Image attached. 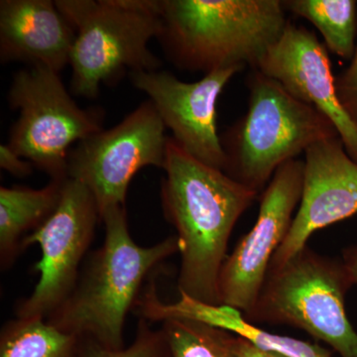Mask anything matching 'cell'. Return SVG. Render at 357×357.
Segmentation results:
<instances>
[{"label": "cell", "instance_id": "cell-22", "mask_svg": "<svg viewBox=\"0 0 357 357\" xmlns=\"http://www.w3.org/2000/svg\"><path fill=\"white\" fill-rule=\"evenodd\" d=\"M0 167L15 177L24 178L31 175L33 164L21 157L8 144L0 145Z\"/></svg>", "mask_w": 357, "mask_h": 357}, {"label": "cell", "instance_id": "cell-16", "mask_svg": "<svg viewBox=\"0 0 357 357\" xmlns=\"http://www.w3.org/2000/svg\"><path fill=\"white\" fill-rule=\"evenodd\" d=\"M64 178L51 180L42 189L0 188V261L3 269L20 255L23 238L41 227L57 208Z\"/></svg>", "mask_w": 357, "mask_h": 357}, {"label": "cell", "instance_id": "cell-19", "mask_svg": "<svg viewBox=\"0 0 357 357\" xmlns=\"http://www.w3.org/2000/svg\"><path fill=\"white\" fill-rule=\"evenodd\" d=\"M168 345V357H236V335L185 318L162 321Z\"/></svg>", "mask_w": 357, "mask_h": 357}, {"label": "cell", "instance_id": "cell-18", "mask_svg": "<svg viewBox=\"0 0 357 357\" xmlns=\"http://www.w3.org/2000/svg\"><path fill=\"white\" fill-rule=\"evenodd\" d=\"M286 10L312 23L328 52L351 61L357 43V2L354 0H286Z\"/></svg>", "mask_w": 357, "mask_h": 357}, {"label": "cell", "instance_id": "cell-12", "mask_svg": "<svg viewBox=\"0 0 357 357\" xmlns=\"http://www.w3.org/2000/svg\"><path fill=\"white\" fill-rule=\"evenodd\" d=\"M304 162L299 208L269 268L280 266L306 248L314 232L357 213V163L340 137L312 145Z\"/></svg>", "mask_w": 357, "mask_h": 357}, {"label": "cell", "instance_id": "cell-3", "mask_svg": "<svg viewBox=\"0 0 357 357\" xmlns=\"http://www.w3.org/2000/svg\"><path fill=\"white\" fill-rule=\"evenodd\" d=\"M105 241L79 275L68 299L47 318L61 331L91 340L107 349L124 347L126 317L135 306L147 275L178 252V237L143 248L128 229L126 206L102 215Z\"/></svg>", "mask_w": 357, "mask_h": 357}, {"label": "cell", "instance_id": "cell-23", "mask_svg": "<svg viewBox=\"0 0 357 357\" xmlns=\"http://www.w3.org/2000/svg\"><path fill=\"white\" fill-rule=\"evenodd\" d=\"M236 357H287L278 352L266 351L253 344L243 337L236 335Z\"/></svg>", "mask_w": 357, "mask_h": 357}, {"label": "cell", "instance_id": "cell-9", "mask_svg": "<svg viewBox=\"0 0 357 357\" xmlns=\"http://www.w3.org/2000/svg\"><path fill=\"white\" fill-rule=\"evenodd\" d=\"M102 222L98 204L88 188L65 178L57 208L50 218L21 243V250L38 244L41 258L34 266L40 278L31 295L16 306L20 319H47L70 295L79 266Z\"/></svg>", "mask_w": 357, "mask_h": 357}, {"label": "cell", "instance_id": "cell-17", "mask_svg": "<svg viewBox=\"0 0 357 357\" xmlns=\"http://www.w3.org/2000/svg\"><path fill=\"white\" fill-rule=\"evenodd\" d=\"M83 340L46 319H14L0 333V357H81Z\"/></svg>", "mask_w": 357, "mask_h": 357}, {"label": "cell", "instance_id": "cell-7", "mask_svg": "<svg viewBox=\"0 0 357 357\" xmlns=\"http://www.w3.org/2000/svg\"><path fill=\"white\" fill-rule=\"evenodd\" d=\"M8 102L20 117L7 144L51 180L67 177L68 155L75 145L103 130L105 112L79 107L60 74L46 68L16 73Z\"/></svg>", "mask_w": 357, "mask_h": 357}, {"label": "cell", "instance_id": "cell-4", "mask_svg": "<svg viewBox=\"0 0 357 357\" xmlns=\"http://www.w3.org/2000/svg\"><path fill=\"white\" fill-rule=\"evenodd\" d=\"M248 84L245 116L220 136L223 172L260 194L282 165L319 141L340 136L326 115L276 79L253 70Z\"/></svg>", "mask_w": 357, "mask_h": 357}, {"label": "cell", "instance_id": "cell-2", "mask_svg": "<svg viewBox=\"0 0 357 357\" xmlns=\"http://www.w3.org/2000/svg\"><path fill=\"white\" fill-rule=\"evenodd\" d=\"M159 40L178 69H255L285 31L281 0H157Z\"/></svg>", "mask_w": 357, "mask_h": 357}, {"label": "cell", "instance_id": "cell-13", "mask_svg": "<svg viewBox=\"0 0 357 357\" xmlns=\"http://www.w3.org/2000/svg\"><path fill=\"white\" fill-rule=\"evenodd\" d=\"M255 70L276 79L291 95L326 115L345 151L357 163V121L338 98L328 49L314 33L289 22Z\"/></svg>", "mask_w": 357, "mask_h": 357}, {"label": "cell", "instance_id": "cell-5", "mask_svg": "<svg viewBox=\"0 0 357 357\" xmlns=\"http://www.w3.org/2000/svg\"><path fill=\"white\" fill-rule=\"evenodd\" d=\"M61 13L76 32L70 54V89L96 98L102 84L126 73L153 72L161 61L148 44L157 38V0H57Z\"/></svg>", "mask_w": 357, "mask_h": 357}, {"label": "cell", "instance_id": "cell-10", "mask_svg": "<svg viewBox=\"0 0 357 357\" xmlns=\"http://www.w3.org/2000/svg\"><path fill=\"white\" fill-rule=\"evenodd\" d=\"M305 162L291 160L275 172L260 198L252 229L227 256L218 276L220 305L246 314L264 285L270 263L285 241L299 206Z\"/></svg>", "mask_w": 357, "mask_h": 357}, {"label": "cell", "instance_id": "cell-14", "mask_svg": "<svg viewBox=\"0 0 357 357\" xmlns=\"http://www.w3.org/2000/svg\"><path fill=\"white\" fill-rule=\"evenodd\" d=\"M74 27L51 0L0 1V60L60 74L70 65Z\"/></svg>", "mask_w": 357, "mask_h": 357}, {"label": "cell", "instance_id": "cell-1", "mask_svg": "<svg viewBox=\"0 0 357 357\" xmlns=\"http://www.w3.org/2000/svg\"><path fill=\"white\" fill-rule=\"evenodd\" d=\"M161 202L175 227L181 255L180 294L220 306L218 276L237 220L258 192L184 151L172 137L167 144Z\"/></svg>", "mask_w": 357, "mask_h": 357}, {"label": "cell", "instance_id": "cell-8", "mask_svg": "<svg viewBox=\"0 0 357 357\" xmlns=\"http://www.w3.org/2000/svg\"><path fill=\"white\" fill-rule=\"evenodd\" d=\"M166 126L149 100L141 103L114 128L79 141L68 155L67 177L93 194L100 218L126 206L129 184L144 167L164 168Z\"/></svg>", "mask_w": 357, "mask_h": 357}, {"label": "cell", "instance_id": "cell-21", "mask_svg": "<svg viewBox=\"0 0 357 357\" xmlns=\"http://www.w3.org/2000/svg\"><path fill=\"white\" fill-rule=\"evenodd\" d=\"M349 66L335 77V89L345 110L357 121V43Z\"/></svg>", "mask_w": 357, "mask_h": 357}, {"label": "cell", "instance_id": "cell-15", "mask_svg": "<svg viewBox=\"0 0 357 357\" xmlns=\"http://www.w3.org/2000/svg\"><path fill=\"white\" fill-rule=\"evenodd\" d=\"M152 318L163 321L171 318H185L204 321L225 328L266 351L278 352L287 357H333L332 352L318 344L285 335H275L258 328L243 318V312L225 305L211 306L180 294L175 304L155 300L151 305Z\"/></svg>", "mask_w": 357, "mask_h": 357}, {"label": "cell", "instance_id": "cell-20", "mask_svg": "<svg viewBox=\"0 0 357 357\" xmlns=\"http://www.w3.org/2000/svg\"><path fill=\"white\" fill-rule=\"evenodd\" d=\"M81 357H168V345L162 328L155 331L146 319H141L135 340L129 347L107 349L93 340H83Z\"/></svg>", "mask_w": 357, "mask_h": 357}, {"label": "cell", "instance_id": "cell-11", "mask_svg": "<svg viewBox=\"0 0 357 357\" xmlns=\"http://www.w3.org/2000/svg\"><path fill=\"white\" fill-rule=\"evenodd\" d=\"M243 69L230 68L187 83L167 70L133 72V86L146 93L173 139L199 161L223 171L225 154L217 128V103L230 79Z\"/></svg>", "mask_w": 357, "mask_h": 357}, {"label": "cell", "instance_id": "cell-6", "mask_svg": "<svg viewBox=\"0 0 357 357\" xmlns=\"http://www.w3.org/2000/svg\"><path fill=\"white\" fill-rule=\"evenodd\" d=\"M351 287L342 261L306 246L280 266L269 268L255 306L243 316L255 325L295 326L342 357H357V333L344 306Z\"/></svg>", "mask_w": 357, "mask_h": 357}, {"label": "cell", "instance_id": "cell-24", "mask_svg": "<svg viewBox=\"0 0 357 357\" xmlns=\"http://www.w3.org/2000/svg\"><path fill=\"white\" fill-rule=\"evenodd\" d=\"M347 279L351 286L357 284V245L347 248L344 252V259L342 260Z\"/></svg>", "mask_w": 357, "mask_h": 357}]
</instances>
